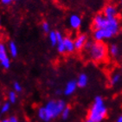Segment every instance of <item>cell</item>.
Returning <instances> with one entry per match:
<instances>
[{
  "label": "cell",
  "mask_w": 122,
  "mask_h": 122,
  "mask_svg": "<svg viewBox=\"0 0 122 122\" xmlns=\"http://www.w3.org/2000/svg\"><path fill=\"white\" fill-rule=\"evenodd\" d=\"M87 42V36L86 34H80L74 40V44H75V50L80 51L81 49H84V46L86 44V42Z\"/></svg>",
  "instance_id": "9"
},
{
  "label": "cell",
  "mask_w": 122,
  "mask_h": 122,
  "mask_svg": "<svg viewBox=\"0 0 122 122\" xmlns=\"http://www.w3.org/2000/svg\"><path fill=\"white\" fill-rule=\"evenodd\" d=\"M120 81V74H115V75H113L112 78H111L110 83H111V85L114 86V85H116L117 83H119Z\"/></svg>",
  "instance_id": "18"
},
{
  "label": "cell",
  "mask_w": 122,
  "mask_h": 122,
  "mask_svg": "<svg viewBox=\"0 0 122 122\" xmlns=\"http://www.w3.org/2000/svg\"><path fill=\"white\" fill-rule=\"evenodd\" d=\"M77 88V83L76 81H69L66 84L65 89H64V94L65 95H71L75 92Z\"/></svg>",
  "instance_id": "12"
},
{
  "label": "cell",
  "mask_w": 122,
  "mask_h": 122,
  "mask_svg": "<svg viewBox=\"0 0 122 122\" xmlns=\"http://www.w3.org/2000/svg\"><path fill=\"white\" fill-rule=\"evenodd\" d=\"M63 44L65 47L66 53L71 54L75 50V44H74V40L69 36L67 37H63Z\"/></svg>",
  "instance_id": "11"
},
{
  "label": "cell",
  "mask_w": 122,
  "mask_h": 122,
  "mask_svg": "<svg viewBox=\"0 0 122 122\" xmlns=\"http://www.w3.org/2000/svg\"><path fill=\"white\" fill-rule=\"evenodd\" d=\"M107 18H106L102 13H99L95 15L92 21V28L94 30H99V29H103L106 27Z\"/></svg>",
  "instance_id": "5"
},
{
  "label": "cell",
  "mask_w": 122,
  "mask_h": 122,
  "mask_svg": "<svg viewBox=\"0 0 122 122\" xmlns=\"http://www.w3.org/2000/svg\"><path fill=\"white\" fill-rule=\"evenodd\" d=\"M76 83H77V87H81V88H84V87H87V83H88V77L86 74H81L78 77L77 81H76Z\"/></svg>",
  "instance_id": "13"
},
{
  "label": "cell",
  "mask_w": 122,
  "mask_h": 122,
  "mask_svg": "<svg viewBox=\"0 0 122 122\" xmlns=\"http://www.w3.org/2000/svg\"><path fill=\"white\" fill-rule=\"evenodd\" d=\"M107 107L103 98L100 95L94 98V103L87 113V120L92 122H101L107 116Z\"/></svg>",
  "instance_id": "2"
},
{
  "label": "cell",
  "mask_w": 122,
  "mask_h": 122,
  "mask_svg": "<svg viewBox=\"0 0 122 122\" xmlns=\"http://www.w3.org/2000/svg\"><path fill=\"white\" fill-rule=\"evenodd\" d=\"M0 27H1V19H0Z\"/></svg>",
  "instance_id": "31"
},
{
  "label": "cell",
  "mask_w": 122,
  "mask_h": 122,
  "mask_svg": "<svg viewBox=\"0 0 122 122\" xmlns=\"http://www.w3.org/2000/svg\"><path fill=\"white\" fill-rule=\"evenodd\" d=\"M13 1H15V0H1V3H2L3 5H10V4L12 3Z\"/></svg>",
  "instance_id": "25"
},
{
  "label": "cell",
  "mask_w": 122,
  "mask_h": 122,
  "mask_svg": "<svg viewBox=\"0 0 122 122\" xmlns=\"http://www.w3.org/2000/svg\"><path fill=\"white\" fill-rule=\"evenodd\" d=\"M113 36L110 31H108L107 29H99L94 30L93 33V38L95 42H103L104 40H107L113 37Z\"/></svg>",
  "instance_id": "4"
},
{
  "label": "cell",
  "mask_w": 122,
  "mask_h": 122,
  "mask_svg": "<svg viewBox=\"0 0 122 122\" xmlns=\"http://www.w3.org/2000/svg\"><path fill=\"white\" fill-rule=\"evenodd\" d=\"M57 50L60 54H64L66 53V50H65V47H64V44H63V40L61 41V42H57Z\"/></svg>",
  "instance_id": "20"
},
{
  "label": "cell",
  "mask_w": 122,
  "mask_h": 122,
  "mask_svg": "<svg viewBox=\"0 0 122 122\" xmlns=\"http://www.w3.org/2000/svg\"><path fill=\"white\" fill-rule=\"evenodd\" d=\"M42 30L44 31L45 33L49 32V24H48L47 22H43V23H42Z\"/></svg>",
  "instance_id": "22"
},
{
  "label": "cell",
  "mask_w": 122,
  "mask_h": 122,
  "mask_svg": "<svg viewBox=\"0 0 122 122\" xmlns=\"http://www.w3.org/2000/svg\"><path fill=\"white\" fill-rule=\"evenodd\" d=\"M0 122H9V120H1Z\"/></svg>",
  "instance_id": "28"
},
{
  "label": "cell",
  "mask_w": 122,
  "mask_h": 122,
  "mask_svg": "<svg viewBox=\"0 0 122 122\" xmlns=\"http://www.w3.org/2000/svg\"><path fill=\"white\" fill-rule=\"evenodd\" d=\"M69 114H70V108L68 107H66L61 113V118H62L63 120H67L68 118V116H69Z\"/></svg>",
  "instance_id": "19"
},
{
  "label": "cell",
  "mask_w": 122,
  "mask_h": 122,
  "mask_svg": "<svg viewBox=\"0 0 122 122\" xmlns=\"http://www.w3.org/2000/svg\"><path fill=\"white\" fill-rule=\"evenodd\" d=\"M116 122H122V113L118 117V119H117V120H116Z\"/></svg>",
  "instance_id": "27"
},
{
  "label": "cell",
  "mask_w": 122,
  "mask_h": 122,
  "mask_svg": "<svg viewBox=\"0 0 122 122\" xmlns=\"http://www.w3.org/2000/svg\"><path fill=\"white\" fill-rule=\"evenodd\" d=\"M105 29H107L108 31H110L113 36L117 35L118 33H119V31H120V22H119L117 17L107 19Z\"/></svg>",
  "instance_id": "6"
},
{
  "label": "cell",
  "mask_w": 122,
  "mask_h": 122,
  "mask_svg": "<svg viewBox=\"0 0 122 122\" xmlns=\"http://www.w3.org/2000/svg\"><path fill=\"white\" fill-rule=\"evenodd\" d=\"M13 87H14V89L16 90V92H21L22 87L18 82H15L14 85H13Z\"/></svg>",
  "instance_id": "24"
},
{
  "label": "cell",
  "mask_w": 122,
  "mask_h": 122,
  "mask_svg": "<svg viewBox=\"0 0 122 122\" xmlns=\"http://www.w3.org/2000/svg\"><path fill=\"white\" fill-rule=\"evenodd\" d=\"M66 102L62 100H57V101H49L46 106L44 107L45 110L47 112L48 115L50 119H55L61 115V112L66 107Z\"/></svg>",
  "instance_id": "3"
},
{
  "label": "cell",
  "mask_w": 122,
  "mask_h": 122,
  "mask_svg": "<svg viewBox=\"0 0 122 122\" xmlns=\"http://www.w3.org/2000/svg\"><path fill=\"white\" fill-rule=\"evenodd\" d=\"M9 100L10 101V103H15L16 101V93L13 91L10 92L9 93Z\"/></svg>",
  "instance_id": "21"
},
{
  "label": "cell",
  "mask_w": 122,
  "mask_h": 122,
  "mask_svg": "<svg viewBox=\"0 0 122 122\" xmlns=\"http://www.w3.org/2000/svg\"><path fill=\"white\" fill-rule=\"evenodd\" d=\"M9 109H10V103L9 102H6V103H5L4 105H3L2 109H1V113H6Z\"/></svg>",
  "instance_id": "23"
},
{
  "label": "cell",
  "mask_w": 122,
  "mask_h": 122,
  "mask_svg": "<svg viewBox=\"0 0 122 122\" xmlns=\"http://www.w3.org/2000/svg\"><path fill=\"white\" fill-rule=\"evenodd\" d=\"M69 24L74 30H78L81 25V17L77 14L71 15L69 17Z\"/></svg>",
  "instance_id": "10"
},
{
  "label": "cell",
  "mask_w": 122,
  "mask_h": 122,
  "mask_svg": "<svg viewBox=\"0 0 122 122\" xmlns=\"http://www.w3.org/2000/svg\"><path fill=\"white\" fill-rule=\"evenodd\" d=\"M84 122H92V121H91V120H87H87H85V121H84Z\"/></svg>",
  "instance_id": "29"
},
{
  "label": "cell",
  "mask_w": 122,
  "mask_h": 122,
  "mask_svg": "<svg viewBox=\"0 0 122 122\" xmlns=\"http://www.w3.org/2000/svg\"><path fill=\"white\" fill-rule=\"evenodd\" d=\"M102 14L107 19L114 18V17H117L118 10L116 8V6H114L113 5H107L104 7Z\"/></svg>",
  "instance_id": "8"
},
{
  "label": "cell",
  "mask_w": 122,
  "mask_h": 122,
  "mask_svg": "<svg viewBox=\"0 0 122 122\" xmlns=\"http://www.w3.org/2000/svg\"><path fill=\"white\" fill-rule=\"evenodd\" d=\"M38 116H39L41 120L45 122H49V120H51L49 115H48L47 112H46V110H45V108L43 107L39 108V110H38Z\"/></svg>",
  "instance_id": "14"
},
{
  "label": "cell",
  "mask_w": 122,
  "mask_h": 122,
  "mask_svg": "<svg viewBox=\"0 0 122 122\" xmlns=\"http://www.w3.org/2000/svg\"><path fill=\"white\" fill-rule=\"evenodd\" d=\"M120 5H122V0H120Z\"/></svg>",
  "instance_id": "30"
},
{
  "label": "cell",
  "mask_w": 122,
  "mask_h": 122,
  "mask_svg": "<svg viewBox=\"0 0 122 122\" xmlns=\"http://www.w3.org/2000/svg\"><path fill=\"white\" fill-rule=\"evenodd\" d=\"M0 63L5 69H8L10 67V58L7 56L6 49L5 44H3L2 42H0Z\"/></svg>",
  "instance_id": "7"
},
{
  "label": "cell",
  "mask_w": 122,
  "mask_h": 122,
  "mask_svg": "<svg viewBox=\"0 0 122 122\" xmlns=\"http://www.w3.org/2000/svg\"><path fill=\"white\" fill-rule=\"evenodd\" d=\"M108 53L110 54V56L112 57H116L119 56L120 53V49L116 44H111L108 48Z\"/></svg>",
  "instance_id": "15"
},
{
  "label": "cell",
  "mask_w": 122,
  "mask_h": 122,
  "mask_svg": "<svg viewBox=\"0 0 122 122\" xmlns=\"http://www.w3.org/2000/svg\"><path fill=\"white\" fill-rule=\"evenodd\" d=\"M9 48H10V55L13 57H16L17 56V47H16V43L14 42H10L9 44Z\"/></svg>",
  "instance_id": "17"
},
{
  "label": "cell",
  "mask_w": 122,
  "mask_h": 122,
  "mask_svg": "<svg viewBox=\"0 0 122 122\" xmlns=\"http://www.w3.org/2000/svg\"><path fill=\"white\" fill-rule=\"evenodd\" d=\"M9 122H18L17 118L15 117V116H11V117L9 119Z\"/></svg>",
  "instance_id": "26"
},
{
  "label": "cell",
  "mask_w": 122,
  "mask_h": 122,
  "mask_svg": "<svg viewBox=\"0 0 122 122\" xmlns=\"http://www.w3.org/2000/svg\"><path fill=\"white\" fill-rule=\"evenodd\" d=\"M49 38L50 41L52 46H56L57 44V37H56V31H50L49 32Z\"/></svg>",
  "instance_id": "16"
},
{
  "label": "cell",
  "mask_w": 122,
  "mask_h": 122,
  "mask_svg": "<svg viewBox=\"0 0 122 122\" xmlns=\"http://www.w3.org/2000/svg\"><path fill=\"white\" fill-rule=\"evenodd\" d=\"M89 58L94 62H101L105 61L108 55V48L103 42H91L87 41L84 46Z\"/></svg>",
  "instance_id": "1"
}]
</instances>
